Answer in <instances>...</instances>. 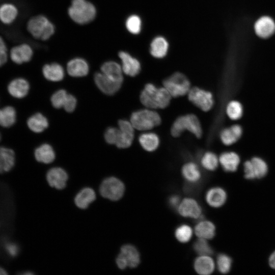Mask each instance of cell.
Listing matches in <instances>:
<instances>
[{
	"instance_id": "obj_17",
	"label": "cell",
	"mask_w": 275,
	"mask_h": 275,
	"mask_svg": "<svg viewBox=\"0 0 275 275\" xmlns=\"http://www.w3.org/2000/svg\"><path fill=\"white\" fill-rule=\"evenodd\" d=\"M46 179L50 186L61 189L66 186L68 175L63 169L53 168L47 172Z\"/></svg>"
},
{
	"instance_id": "obj_46",
	"label": "cell",
	"mask_w": 275,
	"mask_h": 275,
	"mask_svg": "<svg viewBox=\"0 0 275 275\" xmlns=\"http://www.w3.org/2000/svg\"><path fill=\"white\" fill-rule=\"evenodd\" d=\"M5 249L7 253L11 257H15L18 253V248L16 244L13 242L6 244Z\"/></svg>"
},
{
	"instance_id": "obj_33",
	"label": "cell",
	"mask_w": 275,
	"mask_h": 275,
	"mask_svg": "<svg viewBox=\"0 0 275 275\" xmlns=\"http://www.w3.org/2000/svg\"><path fill=\"white\" fill-rule=\"evenodd\" d=\"M96 195L94 190L91 188L86 187L80 190L75 198L76 205L81 209H86L89 204L95 200Z\"/></svg>"
},
{
	"instance_id": "obj_24",
	"label": "cell",
	"mask_w": 275,
	"mask_h": 275,
	"mask_svg": "<svg viewBox=\"0 0 275 275\" xmlns=\"http://www.w3.org/2000/svg\"><path fill=\"white\" fill-rule=\"evenodd\" d=\"M218 160L224 170L227 172L236 171L240 163L239 156L233 152L223 153Z\"/></svg>"
},
{
	"instance_id": "obj_26",
	"label": "cell",
	"mask_w": 275,
	"mask_h": 275,
	"mask_svg": "<svg viewBox=\"0 0 275 275\" xmlns=\"http://www.w3.org/2000/svg\"><path fill=\"white\" fill-rule=\"evenodd\" d=\"M242 129L239 125H234L224 128L220 133V138L223 143L226 145H231L241 137Z\"/></svg>"
},
{
	"instance_id": "obj_13",
	"label": "cell",
	"mask_w": 275,
	"mask_h": 275,
	"mask_svg": "<svg viewBox=\"0 0 275 275\" xmlns=\"http://www.w3.org/2000/svg\"><path fill=\"white\" fill-rule=\"evenodd\" d=\"M119 139L116 146L120 148H126L132 144L134 138V127L130 122L121 120L118 122Z\"/></svg>"
},
{
	"instance_id": "obj_4",
	"label": "cell",
	"mask_w": 275,
	"mask_h": 275,
	"mask_svg": "<svg viewBox=\"0 0 275 275\" xmlns=\"http://www.w3.org/2000/svg\"><path fill=\"white\" fill-rule=\"evenodd\" d=\"M130 122L134 128L147 131L159 125L161 118L159 114L152 109H142L132 114Z\"/></svg>"
},
{
	"instance_id": "obj_49",
	"label": "cell",
	"mask_w": 275,
	"mask_h": 275,
	"mask_svg": "<svg viewBox=\"0 0 275 275\" xmlns=\"http://www.w3.org/2000/svg\"><path fill=\"white\" fill-rule=\"evenodd\" d=\"M8 274L7 271L4 268L0 266V275H6Z\"/></svg>"
},
{
	"instance_id": "obj_30",
	"label": "cell",
	"mask_w": 275,
	"mask_h": 275,
	"mask_svg": "<svg viewBox=\"0 0 275 275\" xmlns=\"http://www.w3.org/2000/svg\"><path fill=\"white\" fill-rule=\"evenodd\" d=\"M35 157L38 161L44 163H49L55 158V153L52 147L47 144H42L35 151Z\"/></svg>"
},
{
	"instance_id": "obj_20",
	"label": "cell",
	"mask_w": 275,
	"mask_h": 275,
	"mask_svg": "<svg viewBox=\"0 0 275 275\" xmlns=\"http://www.w3.org/2000/svg\"><path fill=\"white\" fill-rule=\"evenodd\" d=\"M67 70L71 76L82 77L88 74L89 66L85 59L81 58H75L68 62Z\"/></svg>"
},
{
	"instance_id": "obj_25",
	"label": "cell",
	"mask_w": 275,
	"mask_h": 275,
	"mask_svg": "<svg viewBox=\"0 0 275 275\" xmlns=\"http://www.w3.org/2000/svg\"><path fill=\"white\" fill-rule=\"evenodd\" d=\"M169 49V43L162 36L155 37L150 45V52L155 58L161 59L164 57Z\"/></svg>"
},
{
	"instance_id": "obj_19",
	"label": "cell",
	"mask_w": 275,
	"mask_h": 275,
	"mask_svg": "<svg viewBox=\"0 0 275 275\" xmlns=\"http://www.w3.org/2000/svg\"><path fill=\"white\" fill-rule=\"evenodd\" d=\"M227 195L222 187H213L207 190L205 196L206 201L211 207L218 208L226 202Z\"/></svg>"
},
{
	"instance_id": "obj_32",
	"label": "cell",
	"mask_w": 275,
	"mask_h": 275,
	"mask_svg": "<svg viewBox=\"0 0 275 275\" xmlns=\"http://www.w3.org/2000/svg\"><path fill=\"white\" fill-rule=\"evenodd\" d=\"M18 14L17 7L13 4L5 3L0 6V20L6 24L12 23Z\"/></svg>"
},
{
	"instance_id": "obj_1",
	"label": "cell",
	"mask_w": 275,
	"mask_h": 275,
	"mask_svg": "<svg viewBox=\"0 0 275 275\" xmlns=\"http://www.w3.org/2000/svg\"><path fill=\"white\" fill-rule=\"evenodd\" d=\"M171 97L164 87L158 88L152 84H147L141 93L140 100L148 108H164L169 104Z\"/></svg>"
},
{
	"instance_id": "obj_38",
	"label": "cell",
	"mask_w": 275,
	"mask_h": 275,
	"mask_svg": "<svg viewBox=\"0 0 275 275\" xmlns=\"http://www.w3.org/2000/svg\"><path fill=\"white\" fill-rule=\"evenodd\" d=\"M193 233V230L189 226L183 224L176 229L175 236L180 242L186 243L191 238Z\"/></svg>"
},
{
	"instance_id": "obj_44",
	"label": "cell",
	"mask_w": 275,
	"mask_h": 275,
	"mask_svg": "<svg viewBox=\"0 0 275 275\" xmlns=\"http://www.w3.org/2000/svg\"><path fill=\"white\" fill-rule=\"evenodd\" d=\"M76 105V98L73 95L68 94L63 108L66 112L71 113L75 109Z\"/></svg>"
},
{
	"instance_id": "obj_34",
	"label": "cell",
	"mask_w": 275,
	"mask_h": 275,
	"mask_svg": "<svg viewBox=\"0 0 275 275\" xmlns=\"http://www.w3.org/2000/svg\"><path fill=\"white\" fill-rule=\"evenodd\" d=\"M27 125L32 131L40 133L47 128L48 122L47 119L42 114L36 113L28 119Z\"/></svg>"
},
{
	"instance_id": "obj_36",
	"label": "cell",
	"mask_w": 275,
	"mask_h": 275,
	"mask_svg": "<svg viewBox=\"0 0 275 275\" xmlns=\"http://www.w3.org/2000/svg\"><path fill=\"white\" fill-rule=\"evenodd\" d=\"M219 160L217 156L213 152H206L201 157V163L202 167L208 171L216 169Z\"/></svg>"
},
{
	"instance_id": "obj_50",
	"label": "cell",
	"mask_w": 275,
	"mask_h": 275,
	"mask_svg": "<svg viewBox=\"0 0 275 275\" xmlns=\"http://www.w3.org/2000/svg\"><path fill=\"white\" fill-rule=\"evenodd\" d=\"M0 140H1V135H0Z\"/></svg>"
},
{
	"instance_id": "obj_7",
	"label": "cell",
	"mask_w": 275,
	"mask_h": 275,
	"mask_svg": "<svg viewBox=\"0 0 275 275\" xmlns=\"http://www.w3.org/2000/svg\"><path fill=\"white\" fill-rule=\"evenodd\" d=\"M140 254L137 249L128 244L121 247L120 253L116 258L117 265L121 269L127 267H136L140 263Z\"/></svg>"
},
{
	"instance_id": "obj_22",
	"label": "cell",
	"mask_w": 275,
	"mask_h": 275,
	"mask_svg": "<svg viewBox=\"0 0 275 275\" xmlns=\"http://www.w3.org/2000/svg\"><path fill=\"white\" fill-rule=\"evenodd\" d=\"M194 267L198 274L209 275L214 271L215 265L209 255H200L195 260Z\"/></svg>"
},
{
	"instance_id": "obj_35",
	"label": "cell",
	"mask_w": 275,
	"mask_h": 275,
	"mask_svg": "<svg viewBox=\"0 0 275 275\" xmlns=\"http://www.w3.org/2000/svg\"><path fill=\"white\" fill-rule=\"evenodd\" d=\"M16 120V112L11 106H7L0 109V125L8 128L13 126Z\"/></svg>"
},
{
	"instance_id": "obj_8",
	"label": "cell",
	"mask_w": 275,
	"mask_h": 275,
	"mask_svg": "<svg viewBox=\"0 0 275 275\" xmlns=\"http://www.w3.org/2000/svg\"><path fill=\"white\" fill-rule=\"evenodd\" d=\"M125 191L124 183L119 179L111 177L103 180L100 187L101 196L112 201L120 199Z\"/></svg>"
},
{
	"instance_id": "obj_2",
	"label": "cell",
	"mask_w": 275,
	"mask_h": 275,
	"mask_svg": "<svg viewBox=\"0 0 275 275\" xmlns=\"http://www.w3.org/2000/svg\"><path fill=\"white\" fill-rule=\"evenodd\" d=\"M71 19L78 24H86L96 17L97 10L95 6L87 0H72L68 9Z\"/></svg>"
},
{
	"instance_id": "obj_12",
	"label": "cell",
	"mask_w": 275,
	"mask_h": 275,
	"mask_svg": "<svg viewBox=\"0 0 275 275\" xmlns=\"http://www.w3.org/2000/svg\"><path fill=\"white\" fill-rule=\"evenodd\" d=\"M254 29L258 37L267 39L275 33V21L268 16H263L256 21Z\"/></svg>"
},
{
	"instance_id": "obj_16",
	"label": "cell",
	"mask_w": 275,
	"mask_h": 275,
	"mask_svg": "<svg viewBox=\"0 0 275 275\" xmlns=\"http://www.w3.org/2000/svg\"><path fill=\"white\" fill-rule=\"evenodd\" d=\"M33 56L32 47L26 43L14 46L11 49L10 57L11 60L17 64L29 62Z\"/></svg>"
},
{
	"instance_id": "obj_40",
	"label": "cell",
	"mask_w": 275,
	"mask_h": 275,
	"mask_svg": "<svg viewBox=\"0 0 275 275\" xmlns=\"http://www.w3.org/2000/svg\"><path fill=\"white\" fill-rule=\"evenodd\" d=\"M194 251L200 255H210L213 251L206 239L199 238L193 245Z\"/></svg>"
},
{
	"instance_id": "obj_11",
	"label": "cell",
	"mask_w": 275,
	"mask_h": 275,
	"mask_svg": "<svg viewBox=\"0 0 275 275\" xmlns=\"http://www.w3.org/2000/svg\"><path fill=\"white\" fill-rule=\"evenodd\" d=\"M179 214L184 217L198 219L202 216V209L195 199L185 198L177 207Z\"/></svg>"
},
{
	"instance_id": "obj_45",
	"label": "cell",
	"mask_w": 275,
	"mask_h": 275,
	"mask_svg": "<svg viewBox=\"0 0 275 275\" xmlns=\"http://www.w3.org/2000/svg\"><path fill=\"white\" fill-rule=\"evenodd\" d=\"M7 60V47L3 38L0 36V67L4 65Z\"/></svg>"
},
{
	"instance_id": "obj_28",
	"label": "cell",
	"mask_w": 275,
	"mask_h": 275,
	"mask_svg": "<svg viewBox=\"0 0 275 275\" xmlns=\"http://www.w3.org/2000/svg\"><path fill=\"white\" fill-rule=\"evenodd\" d=\"M195 233L199 238L211 239L215 235V227L210 221H202L196 225Z\"/></svg>"
},
{
	"instance_id": "obj_6",
	"label": "cell",
	"mask_w": 275,
	"mask_h": 275,
	"mask_svg": "<svg viewBox=\"0 0 275 275\" xmlns=\"http://www.w3.org/2000/svg\"><path fill=\"white\" fill-rule=\"evenodd\" d=\"M163 85L171 96L174 97L183 96L190 90L189 81L185 75L180 72H176L164 79Z\"/></svg>"
},
{
	"instance_id": "obj_48",
	"label": "cell",
	"mask_w": 275,
	"mask_h": 275,
	"mask_svg": "<svg viewBox=\"0 0 275 275\" xmlns=\"http://www.w3.org/2000/svg\"><path fill=\"white\" fill-rule=\"evenodd\" d=\"M268 263L270 267L275 269V251L270 255L269 258Z\"/></svg>"
},
{
	"instance_id": "obj_47",
	"label": "cell",
	"mask_w": 275,
	"mask_h": 275,
	"mask_svg": "<svg viewBox=\"0 0 275 275\" xmlns=\"http://www.w3.org/2000/svg\"><path fill=\"white\" fill-rule=\"evenodd\" d=\"M180 202V198L178 195H172L169 199L170 205L174 208H177Z\"/></svg>"
},
{
	"instance_id": "obj_21",
	"label": "cell",
	"mask_w": 275,
	"mask_h": 275,
	"mask_svg": "<svg viewBox=\"0 0 275 275\" xmlns=\"http://www.w3.org/2000/svg\"><path fill=\"white\" fill-rule=\"evenodd\" d=\"M101 72L112 80L122 84L123 72L118 63L112 61L104 63L101 66Z\"/></svg>"
},
{
	"instance_id": "obj_39",
	"label": "cell",
	"mask_w": 275,
	"mask_h": 275,
	"mask_svg": "<svg viewBox=\"0 0 275 275\" xmlns=\"http://www.w3.org/2000/svg\"><path fill=\"white\" fill-rule=\"evenodd\" d=\"M226 113L232 120H238L241 117L243 113L242 105L237 101H232L227 106Z\"/></svg>"
},
{
	"instance_id": "obj_3",
	"label": "cell",
	"mask_w": 275,
	"mask_h": 275,
	"mask_svg": "<svg viewBox=\"0 0 275 275\" xmlns=\"http://www.w3.org/2000/svg\"><path fill=\"white\" fill-rule=\"evenodd\" d=\"M26 28L28 32L34 38L42 41L49 39L55 32L53 24L43 15L32 17L28 21Z\"/></svg>"
},
{
	"instance_id": "obj_37",
	"label": "cell",
	"mask_w": 275,
	"mask_h": 275,
	"mask_svg": "<svg viewBox=\"0 0 275 275\" xmlns=\"http://www.w3.org/2000/svg\"><path fill=\"white\" fill-rule=\"evenodd\" d=\"M142 26V20L138 15H131L126 20V28L132 34L136 35L139 34L141 31Z\"/></svg>"
},
{
	"instance_id": "obj_18",
	"label": "cell",
	"mask_w": 275,
	"mask_h": 275,
	"mask_svg": "<svg viewBox=\"0 0 275 275\" xmlns=\"http://www.w3.org/2000/svg\"><path fill=\"white\" fill-rule=\"evenodd\" d=\"M30 85L28 81L23 78H17L11 80L8 84L7 90L12 97L16 98H22L29 93Z\"/></svg>"
},
{
	"instance_id": "obj_43",
	"label": "cell",
	"mask_w": 275,
	"mask_h": 275,
	"mask_svg": "<svg viewBox=\"0 0 275 275\" xmlns=\"http://www.w3.org/2000/svg\"><path fill=\"white\" fill-rule=\"evenodd\" d=\"M119 128L109 127L105 132V140L107 143L116 145L119 139Z\"/></svg>"
},
{
	"instance_id": "obj_10",
	"label": "cell",
	"mask_w": 275,
	"mask_h": 275,
	"mask_svg": "<svg viewBox=\"0 0 275 275\" xmlns=\"http://www.w3.org/2000/svg\"><path fill=\"white\" fill-rule=\"evenodd\" d=\"M267 163L261 158L255 157L244 163V177L246 179L262 178L267 174Z\"/></svg>"
},
{
	"instance_id": "obj_42",
	"label": "cell",
	"mask_w": 275,
	"mask_h": 275,
	"mask_svg": "<svg viewBox=\"0 0 275 275\" xmlns=\"http://www.w3.org/2000/svg\"><path fill=\"white\" fill-rule=\"evenodd\" d=\"M68 94L64 90H60L56 92L51 97V102L53 106L56 108L63 107Z\"/></svg>"
},
{
	"instance_id": "obj_9",
	"label": "cell",
	"mask_w": 275,
	"mask_h": 275,
	"mask_svg": "<svg viewBox=\"0 0 275 275\" xmlns=\"http://www.w3.org/2000/svg\"><path fill=\"white\" fill-rule=\"evenodd\" d=\"M188 98L194 104L205 112L209 111L213 105L214 100L211 93L197 87L189 90Z\"/></svg>"
},
{
	"instance_id": "obj_5",
	"label": "cell",
	"mask_w": 275,
	"mask_h": 275,
	"mask_svg": "<svg viewBox=\"0 0 275 275\" xmlns=\"http://www.w3.org/2000/svg\"><path fill=\"white\" fill-rule=\"evenodd\" d=\"M187 130L197 138L202 134V129L198 118L193 114H188L178 117L173 123L171 129L173 136H179L184 131Z\"/></svg>"
},
{
	"instance_id": "obj_14",
	"label": "cell",
	"mask_w": 275,
	"mask_h": 275,
	"mask_svg": "<svg viewBox=\"0 0 275 275\" xmlns=\"http://www.w3.org/2000/svg\"><path fill=\"white\" fill-rule=\"evenodd\" d=\"M118 56L121 61V67L125 74L134 76L138 75L141 70V64L139 61L127 52L121 51Z\"/></svg>"
},
{
	"instance_id": "obj_23",
	"label": "cell",
	"mask_w": 275,
	"mask_h": 275,
	"mask_svg": "<svg viewBox=\"0 0 275 275\" xmlns=\"http://www.w3.org/2000/svg\"><path fill=\"white\" fill-rule=\"evenodd\" d=\"M15 162L14 151L8 148L0 147V173L9 172Z\"/></svg>"
},
{
	"instance_id": "obj_29",
	"label": "cell",
	"mask_w": 275,
	"mask_h": 275,
	"mask_svg": "<svg viewBox=\"0 0 275 275\" xmlns=\"http://www.w3.org/2000/svg\"><path fill=\"white\" fill-rule=\"evenodd\" d=\"M181 173L184 178L190 183H197L201 178V171L193 162L185 163L182 168Z\"/></svg>"
},
{
	"instance_id": "obj_41",
	"label": "cell",
	"mask_w": 275,
	"mask_h": 275,
	"mask_svg": "<svg viewBox=\"0 0 275 275\" xmlns=\"http://www.w3.org/2000/svg\"><path fill=\"white\" fill-rule=\"evenodd\" d=\"M232 261L227 255L221 254L217 257V265L218 271L223 274L228 273L231 268Z\"/></svg>"
},
{
	"instance_id": "obj_31",
	"label": "cell",
	"mask_w": 275,
	"mask_h": 275,
	"mask_svg": "<svg viewBox=\"0 0 275 275\" xmlns=\"http://www.w3.org/2000/svg\"><path fill=\"white\" fill-rule=\"evenodd\" d=\"M139 141L143 148L149 152L155 150L159 144L158 135L153 132H147L141 134Z\"/></svg>"
},
{
	"instance_id": "obj_15",
	"label": "cell",
	"mask_w": 275,
	"mask_h": 275,
	"mask_svg": "<svg viewBox=\"0 0 275 275\" xmlns=\"http://www.w3.org/2000/svg\"><path fill=\"white\" fill-rule=\"evenodd\" d=\"M94 81L97 87L107 95H113L121 88L122 83L115 81L101 72L94 75Z\"/></svg>"
},
{
	"instance_id": "obj_27",
	"label": "cell",
	"mask_w": 275,
	"mask_h": 275,
	"mask_svg": "<svg viewBox=\"0 0 275 275\" xmlns=\"http://www.w3.org/2000/svg\"><path fill=\"white\" fill-rule=\"evenodd\" d=\"M42 73L46 79L52 81L62 80L65 75L63 68L57 63L45 65L42 68Z\"/></svg>"
}]
</instances>
